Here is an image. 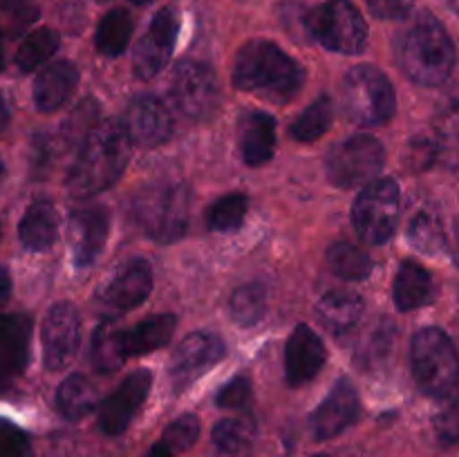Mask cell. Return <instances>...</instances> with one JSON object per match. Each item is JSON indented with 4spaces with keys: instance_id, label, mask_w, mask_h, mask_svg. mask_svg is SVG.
Returning a JSON list of instances; mask_svg holds the SVG:
<instances>
[{
    "instance_id": "28",
    "label": "cell",
    "mask_w": 459,
    "mask_h": 457,
    "mask_svg": "<svg viewBox=\"0 0 459 457\" xmlns=\"http://www.w3.org/2000/svg\"><path fill=\"white\" fill-rule=\"evenodd\" d=\"M213 444L224 457H249L255 444L254 417L242 415L220 421L213 428Z\"/></svg>"
},
{
    "instance_id": "52",
    "label": "cell",
    "mask_w": 459,
    "mask_h": 457,
    "mask_svg": "<svg viewBox=\"0 0 459 457\" xmlns=\"http://www.w3.org/2000/svg\"><path fill=\"white\" fill-rule=\"evenodd\" d=\"M130 3H134V4H146V3H151V0H130Z\"/></svg>"
},
{
    "instance_id": "29",
    "label": "cell",
    "mask_w": 459,
    "mask_h": 457,
    "mask_svg": "<svg viewBox=\"0 0 459 457\" xmlns=\"http://www.w3.org/2000/svg\"><path fill=\"white\" fill-rule=\"evenodd\" d=\"M393 345L394 325H390V321L381 318L379 323H375V325L363 334L361 343L354 349V363L366 372L379 370V367H384L385 363H388L390 354H393Z\"/></svg>"
},
{
    "instance_id": "3",
    "label": "cell",
    "mask_w": 459,
    "mask_h": 457,
    "mask_svg": "<svg viewBox=\"0 0 459 457\" xmlns=\"http://www.w3.org/2000/svg\"><path fill=\"white\" fill-rule=\"evenodd\" d=\"M397 58L406 76L420 85H439L455 65V45L433 13L424 12L397 40Z\"/></svg>"
},
{
    "instance_id": "45",
    "label": "cell",
    "mask_w": 459,
    "mask_h": 457,
    "mask_svg": "<svg viewBox=\"0 0 459 457\" xmlns=\"http://www.w3.org/2000/svg\"><path fill=\"white\" fill-rule=\"evenodd\" d=\"M415 0H368V7L384 21H397L411 13Z\"/></svg>"
},
{
    "instance_id": "39",
    "label": "cell",
    "mask_w": 459,
    "mask_h": 457,
    "mask_svg": "<svg viewBox=\"0 0 459 457\" xmlns=\"http://www.w3.org/2000/svg\"><path fill=\"white\" fill-rule=\"evenodd\" d=\"M197 435H200V417L182 415L166 426L161 442L173 448L175 453H182L197 442Z\"/></svg>"
},
{
    "instance_id": "18",
    "label": "cell",
    "mask_w": 459,
    "mask_h": 457,
    "mask_svg": "<svg viewBox=\"0 0 459 457\" xmlns=\"http://www.w3.org/2000/svg\"><path fill=\"white\" fill-rule=\"evenodd\" d=\"M31 318L25 314H0V392L7 390L30 363Z\"/></svg>"
},
{
    "instance_id": "27",
    "label": "cell",
    "mask_w": 459,
    "mask_h": 457,
    "mask_svg": "<svg viewBox=\"0 0 459 457\" xmlns=\"http://www.w3.org/2000/svg\"><path fill=\"white\" fill-rule=\"evenodd\" d=\"M128 358L124 345V327L117 325L115 321H103L94 330L92 345H90V361L94 370L99 372H115L124 366Z\"/></svg>"
},
{
    "instance_id": "5",
    "label": "cell",
    "mask_w": 459,
    "mask_h": 457,
    "mask_svg": "<svg viewBox=\"0 0 459 457\" xmlns=\"http://www.w3.org/2000/svg\"><path fill=\"white\" fill-rule=\"evenodd\" d=\"M305 34L330 52L359 54L368 43V25L350 0H327L300 16Z\"/></svg>"
},
{
    "instance_id": "16",
    "label": "cell",
    "mask_w": 459,
    "mask_h": 457,
    "mask_svg": "<svg viewBox=\"0 0 459 457\" xmlns=\"http://www.w3.org/2000/svg\"><path fill=\"white\" fill-rule=\"evenodd\" d=\"M121 124H124L130 142L146 148L160 146L173 133V116H170L169 108L152 94L134 97L126 108Z\"/></svg>"
},
{
    "instance_id": "38",
    "label": "cell",
    "mask_w": 459,
    "mask_h": 457,
    "mask_svg": "<svg viewBox=\"0 0 459 457\" xmlns=\"http://www.w3.org/2000/svg\"><path fill=\"white\" fill-rule=\"evenodd\" d=\"M249 211V200L242 193H229V195L220 197L213 206L209 209L206 222H209L211 231L229 233L242 227Z\"/></svg>"
},
{
    "instance_id": "25",
    "label": "cell",
    "mask_w": 459,
    "mask_h": 457,
    "mask_svg": "<svg viewBox=\"0 0 459 457\" xmlns=\"http://www.w3.org/2000/svg\"><path fill=\"white\" fill-rule=\"evenodd\" d=\"M318 318L332 334H345L363 316V298L354 291L334 289L318 300Z\"/></svg>"
},
{
    "instance_id": "49",
    "label": "cell",
    "mask_w": 459,
    "mask_h": 457,
    "mask_svg": "<svg viewBox=\"0 0 459 457\" xmlns=\"http://www.w3.org/2000/svg\"><path fill=\"white\" fill-rule=\"evenodd\" d=\"M7 124H9V108H7V101L3 99V94H0V130H3Z\"/></svg>"
},
{
    "instance_id": "26",
    "label": "cell",
    "mask_w": 459,
    "mask_h": 457,
    "mask_svg": "<svg viewBox=\"0 0 459 457\" xmlns=\"http://www.w3.org/2000/svg\"><path fill=\"white\" fill-rule=\"evenodd\" d=\"M175 327H178V318L173 314H157V316L137 323L130 330H124L126 354L128 357H142V354L161 348L170 341Z\"/></svg>"
},
{
    "instance_id": "20",
    "label": "cell",
    "mask_w": 459,
    "mask_h": 457,
    "mask_svg": "<svg viewBox=\"0 0 459 457\" xmlns=\"http://www.w3.org/2000/svg\"><path fill=\"white\" fill-rule=\"evenodd\" d=\"M359 417V394L348 379H341L325 401L314 410L312 433L316 439H332L348 430Z\"/></svg>"
},
{
    "instance_id": "21",
    "label": "cell",
    "mask_w": 459,
    "mask_h": 457,
    "mask_svg": "<svg viewBox=\"0 0 459 457\" xmlns=\"http://www.w3.org/2000/svg\"><path fill=\"white\" fill-rule=\"evenodd\" d=\"M79 85V70L72 61H54L34 81V103L40 112H54L67 103Z\"/></svg>"
},
{
    "instance_id": "36",
    "label": "cell",
    "mask_w": 459,
    "mask_h": 457,
    "mask_svg": "<svg viewBox=\"0 0 459 457\" xmlns=\"http://www.w3.org/2000/svg\"><path fill=\"white\" fill-rule=\"evenodd\" d=\"M101 124V106L97 99H83L63 124V142L67 146H81Z\"/></svg>"
},
{
    "instance_id": "1",
    "label": "cell",
    "mask_w": 459,
    "mask_h": 457,
    "mask_svg": "<svg viewBox=\"0 0 459 457\" xmlns=\"http://www.w3.org/2000/svg\"><path fill=\"white\" fill-rule=\"evenodd\" d=\"M130 143L121 121H101L79 146V155L67 173V193L74 200H88L110 188L128 166Z\"/></svg>"
},
{
    "instance_id": "50",
    "label": "cell",
    "mask_w": 459,
    "mask_h": 457,
    "mask_svg": "<svg viewBox=\"0 0 459 457\" xmlns=\"http://www.w3.org/2000/svg\"><path fill=\"white\" fill-rule=\"evenodd\" d=\"M444 3H446L448 7L453 9V12H457V13H459V0H444Z\"/></svg>"
},
{
    "instance_id": "2",
    "label": "cell",
    "mask_w": 459,
    "mask_h": 457,
    "mask_svg": "<svg viewBox=\"0 0 459 457\" xmlns=\"http://www.w3.org/2000/svg\"><path fill=\"white\" fill-rule=\"evenodd\" d=\"M303 79V67L272 40H251L238 52L233 63V83L273 103L291 101Z\"/></svg>"
},
{
    "instance_id": "7",
    "label": "cell",
    "mask_w": 459,
    "mask_h": 457,
    "mask_svg": "<svg viewBox=\"0 0 459 457\" xmlns=\"http://www.w3.org/2000/svg\"><path fill=\"white\" fill-rule=\"evenodd\" d=\"M412 375L429 397H448L459 381V354L437 327L417 332L411 349Z\"/></svg>"
},
{
    "instance_id": "32",
    "label": "cell",
    "mask_w": 459,
    "mask_h": 457,
    "mask_svg": "<svg viewBox=\"0 0 459 457\" xmlns=\"http://www.w3.org/2000/svg\"><path fill=\"white\" fill-rule=\"evenodd\" d=\"M58 45H61V39H58L56 31L49 30V27H39V30L30 31L16 52L18 70L34 72L36 67L48 63L49 58L56 54Z\"/></svg>"
},
{
    "instance_id": "11",
    "label": "cell",
    "mask_w": 459,
    "mask_h": 457,
    "mask_svg": "<svg viewBox=\"0 0 459 457\" xmlns=\"http://www.w3.org/2000/svg\"><path fill=\"white\" fill-rule=\"evenodd\" d=\"M43 363L56 372L74 361L81 345V318L74 305L56 303L48 309L40 327Z\"/></svg>"
},
{
    "instance_id": "4",
    "label": "cell",
    "mask_w": 459,
    "mask_h": 457,
    "mask_svg": "<svg viewBox=\"0 0 459 457\" xmlns=\"http://www.w3.org/2000/svg\"><path fill=\"white\" fill-rule=\"evenodd\" d=\"M191 215V191L179 179H157L134 197V218L148 237L161 245L186 233Z\"/></svg>"
},
{
    "instance_id": "10",
    "label": "cell",
    "mask_w": 459,
    "mask_h": 457,
    "mask_svg": "<svg viewBox=\"0 0 459 457\" xmlns=\"http://www.w3.org/2000/svg\"><path fill=\"white\" fill-rule=\"evenodd\" d=\"M170 94L184 116L204 121L220 106L218 76L206 63L184 61L175 67L173 79H170Z\"/></svg>"
},
{
    "instance_id": "23",
    "label": "cell",
    "mask_w": 459,
    "mask_h": 457,
    "mask_svg": "<svg viewBox=\"0 0 459 457\" xmlns=\"http://www.w3.org/2000/svg\"><path fill=\"white\" fill-rule=\"evenodd\" d=\"M276 148V121L267 112H249L240 121V152L249 166L272 160Z\"/></svg>"
},
{
    "instance_id": "47",
    "label": "cell",
    "mask_w": 459,
    "mask_h": 457,
    "mask_svg": "<svg viewBox=\"0 0 459 457\" xmlns=\"http://www.w3.org/2000/svg\"><path fill=\"white\" fill-rule=\"evenodd\" d=\"M12 296V276L4 267H0V305H4Z\"/></svg>"
},
{
    "instance_id": "6",
    "label": "cell",
    "mask_w": 459,
    "mask_h": 457,
    "mask_svg": "<svg viewBox=\"0 0 459 457\" xmlns=\"http://www.w3.org/2000/svg\"><path fill=\"white\" fill-rule=\"evenodd\" d=\"M341 106L354 124L384 125L394 115L397 97L384 72L372 65H359L345 74L341 85Z\"/></svg>"
},
{
    "instance_id": "54",
    "label": "cell",
    "mask_w": 459,
    "mask_h": 457,
    "mask_svg": "<svg viewBox=\"0 0 459 457\" xmlns=\"http://www.w3.org/2000/svg\"><path fill=\"white\" fill-rule=\"evenodd\" d=\"M314 457H327V455H314Z\"/></svg>"
},
{
    "instance_id": "53",
    "label": "cell",
    "mask_w": 459,
    "mask_h": 457,
    "mask_svg": "<svg viewBox=\"0 0 459 457\" xmlns=\"http://www.w3.org/2000/svg\"><path fill=\"white\" fill-rule=\"evenodd\" d=\"M0 175H3V161H0Z\"/></svg>"
},
{
    "instance_id": "42",
    "label": "cell",
    "mask_w": 459,
    "mask_h": 457,
    "mask_svg": "<svg viewBox=\"0 0 459 457\" xmlns=\"http://www.w3.org/2000/svg\"><path fill=\"white\" fill-rule=\"evenodd\" d=\"M0 457H34L25 430L0 417Z\"/></svg>"
},
{
    "instance_id": "24",
    "label": "cell",
    "mask_w": 459,
    "mask_h": 457,
    "mask_svg": "<svg viewBox=\"0 0 459 457\" xmlns=\"http://www.w3.org/2000/svg\"><path fill=\"white\" fill-rule=\"evenodd\" d=\"M393 294L394 305H397L402 312L424 307V305L433 303L435 298L433 276H430L421 264L406 260V263L399 267L397 278H394Z\"/></svg>"
},
{
    "instance_id": "37",
    "label": "cell",
    "mask_w": 459,
    "mask_h": 457,
    "mask_svg": "<svg viewBox=\"0 0 459 457\" xmlns=\"http://www.w3.org/2000/svg\"><path fill=\"white\" fill-rule=\"evenodd\" d=\"M332 121H334V106H332L330 97H321L294 121L291 125V134L299 142H314L321 134L330 130Z\"/></svg>"
},
{
    "instance_id": "9",
    "label": "cell",
    "mask_w": 459,
    "mask_h": 457,
    "mask_svg": "<svg viewBox=\"0 0 459 457\" xmlns=\"http://www.w3.org/2000/svg\"><path fill=\"white\" fill-rule=\"evenodd\" d=\"M385 151L372 134H354L334 146L327 155V175L341 188H354L375 182L384 168Z\"/></svg>"
},
{
    "instance_id": "15",
    "label": "cell",
    "mask_w": 459,
    "mask_h": 457,
    "mask_svg": "<svg viewBox=\"0 0 459 457\" xmlns=\"http://www.w3.org/2000/svg\"><path fill=\"white\" fill-rule=\"evenodd\" d=\"M151 385L152 376L148 370H134L133 375L126 376L119 388L99 408V428L110 437L124 433L142 408V403L146 401Z\"/></svg>"
},
{
    "instance_id": "13",
    "label": "cell",
    "mask_w": 459,
    "mask_h": 457,
    "mask_svg": "<svg viewBox=\"0 0 459 457\" xmlns=\"http://www.w3.org/2000/svg\"><path fill=\"white\" fill-rule=\"evenodd\" d=\"M178 16L173 9L164 7L152 16L146 34L139 40L134 49V74L139 79H152L166 67V63L173 56L175 40H178Z\"/></svg>"
},
{
    "instance_id": "46",
    "label": "cell",
    "mask_w": 459,
    "mask_h": 457,
    "mask_svg": "<svg viewBox=\"0 0 459 457\" xmlns=\"http://www.w3.org/2000/svg\"><path fill=\"white\" fill-rule=\"evenodd\" d=\"M48 157H49V146L48 142H45V137H36L34 142V168L39 170L40 166L48 164Z\"/></svg>"
},
{
    "instance_id": "41",
    "label": "cell",
    "mask_w": 459,
    "mask_h": 457,
    "mask_svg": "<svg viewBox=\"0 0 459 457\" xmlns=\"http://www.w3.org/2000/svg\"><path fill=\"white\" fill-rule=\"evenodd\" d=\"M442 155L437 134H417L411 139L406 152V166L411 170H426L435 164V160Z\"/></svg>"
},
{
    "instance_id": "30",
    "label": "cell",
    "mask_w": 459,
    "mask_h": 457,
    "mask_svg": "<svg viewBox=\"0 0 459 457\" xmlns=\"http://www.w3.org/2000/svg\"><path fill=\"white\" fill-rule=\"evenodd\" d=\"M56 408L65 419H83L97 408V390L83 375H70L58 385Z\"/></svg>"
},
{
    "instance_id": "17",
    "label": "cell",
    "mask_w": 459,
    "mask_h": 457,
    "mask_svg": "<svg viewBox=\"0 0 459 457\" xmlns=\"http://www.w3.org/2000/svg\"><path fill=\"white\" fill-rule=\"evenodd\" d=\"M110 231V213L106 206H85L70 215L67 240L76 267H90L101 255Z\"/></svg>"
},
{
    "instance_id": "22",
    "label": "cell",
    "mask_w": 459,
    "mask_h": 457,
    "mask_svg": "<svg viewBox=\"0 0 459 457\" xmlns=\"http://www.w3.org/2000/svg\"><path fill=\"white\" fill-rule=\"evenodd\" d=\"M58 213L49 200H36L27 206L18 224V237L27 251H48L56 242Z\"/></svg>"
},
{
    "instance_id": "43",
    "label": "cell",
    "mask_w": 459,
    "mask_h": 457,
    "mask_svg": "<svg viewBox=\"0 0 459 457\" xmlns=\"http://www.w3.org/2000/svg\"><path fill=\"white\" fill-rule=\"evenodd\" d=\"M249 401H251V381L249 376L245 375L229 381V384L220 390L218 397H215L218 408H224V410H242Z\"/></svg>"
},
{
    "instance_id": "40",
    "label": "cell",
    "mask_w": 459,
    "mask_h": 457,
    "mask_svg": "<svg viewBox=\"0 0 459 457\" xmlns=\"http://www.w3.org/2000/svg\"><path fill=\"white\" fill-rule=\"evenodd\" d=\"M439 148L459 152V88L453 90L446 99H444L442 116H439Z\"/></svg>"
},
{
    "instance_id": "33",
    "label": "cell",
    "mask_w": 459,
    "mask_h": 457,
    "mask_svg": "<svg viewBox=\"0 0 459 457\" xmlns=\"http://www.w3.org/2000/svg\"><path fill=\"white\" fill-rule=\"evenodd\" d=\"M267 309V291L258 282L238 287L229 298V312L240 327H254L263 321Z\"/></svg>"
},
{
    "instance_id": "8",
    "label": "cell",
    "mask_w": 459,
    "mask_h": 457,
    "mask_svg": "<svg viewBox=\"0 0 459 457\" xmlns=\"http://www.w3.org/2000/svg\"><path fill=\"white\" fill-rule=\"evenodd\" d=\"M399 184L394 179H375L359 193L352 206V224L368 245H384L397 228Z\"/></svg>"
},
{
    "instance_id": "44",
    "label": "cell",
    "mask_w": 459,
    "mask_h": 457,
    "mask_svg": "<svg viewBox=\"0 0 459 457\" xmlns=\"http://www.w3.org/2000/svg\"><path fill=\"white\" fill-rule=\"evenodd\" d=\"M435 433L442 444L459 442V392L448 399L446 406L435 417Z\"/></svg>"
},
{
    "instance_id": "51",
    "label": "cell",
    "mask_w": 459,
    "mask_h": 457,
    "mask_svg": "<svg viewBox=\"0 0 459 457\" xmlns=\"http://www.w3.org/2000/svg\"><path fill=\"white\" fill-rule=\"evenodd\" d=\"M0 65H3V36H0Z\"/></svg>"
},
{
    "instance_id": "19",
    "label": "cell",
    "mask_w": 459,
    "mask_h": 457,
    "mask_svg": "<svg viewBox=\"0 0 459 457\" xmlns=\"http://www.w3.org/2000/svg\"><path fill=\"white\" fill-rule=\"evenodd\" d=\"M325 363V345L309 325H299L291 332L285 348V376L291 388L309 384Z\"/></svg>"
},
{
    "instance_id": "34",
    "label": "cell",
    "mask_w": 459,
    "mask_h": 457,
    "mask_svg": "<svg viewBox=\"0 0 459 457\" xmlns=\"http://www.w3.org/2000/svg\"><path fill=\"white\" fill-rule=\"evenodd\" d=\"M408 240L415 249L421 254H437L446 245V236H444L442 220L435 211L420 209L408 222Z\"/></svg>"
},
{
    "instance_id": "31",
    "label": "cell",
    "mask_w": 459,
    "mask_h": 457,
    "mask_svg": "<svg viewBox=\"0 0 459 457\" xmlns=\"http://www.w3.org/2000/svg\"><path fill=\"white\" fill-rule=\"evenodd\" d=\"M133 36V18L126 9H112L97 27V49L103 56H119L126 52Z\"/></svg>"
},
{
    "instance_id": "14",
    "label": "cell",
    "mask_w": 459,
    "mask_h": 457,
    "mask_svg": "<svg viewBox=\"0 0 459 457\" xmlns=\"http://www.w3.org/2000/svg\"><path fill=\"white\" fill-rule=\"evenodd\" d=\"M152 289V273L146 260H130L115 272L101 287L97 300L103 312L121 314L134 309L148 298Z\"/></svg>"
},
{
    "instance_id": "48",
    "label": "cell",
    "mask_w": 459,
    "mask_h": 457,
    "mask_svg": "<svg viewBox=\"0 0 459 457\" xmlns=\"http://www.w3.org/2000/svg\"><path fill=\"white\" fill-rule=\"evenodd\" d=\"M146 457H175V451H173V448L166 446L164 442H157L155 446H152L151 451H148Z\"/></svg>"
},
{
    "instance_id": "12",
    "label": "cell",
    "mask_w": 459,
    "mask_h": 457,
    "mask_svg": "<svg viewBox=\"0 0 459 457\" xmlns=\"http://www.w3.org/2000/svg\"><path fill=\"white\" fill-rule=\"evenodd\" d=\"M224 341L213 332H193L175 349L170 358L169 376L175 392H184L191 384H195L209 367L224 358Z\"/></svg>"
},
{
    "instance_id": "35",
    "label": "cell",
    "mask_w": 459,
    "mask_h": 457,
    "mask_svg": "<svg viewBox=\"0 0 459 457\" xmlns=\"http://www.w3.org/2000/svg\"><path fill=\"white\" fill-rule=\"evenodd\" d=\"M327 264L336 276L345 278V280H363L372 273V260L370 255L357 245L350 242H336L327 251Z\"/></svg>"
},
{
    "instance_id": "55",
    "label": "cell",
    "mask_w": 459,
    "mask_h": 457,
    "mask_svg": "<svg viewBox=\"0 0 459 457\" xmlns=\"http://www.w3.org/2000/svg\"><path fill=\"white\" fill-rule=\"evenodd\" d=\"M99 3H103V0H99Z\"/></svg>"
}]
</instances>
